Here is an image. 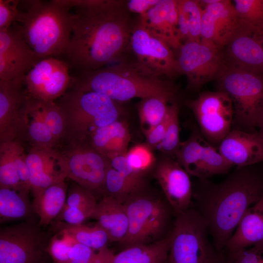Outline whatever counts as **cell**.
<instances>
[{"label":"cell","instance_id":"6da1fadb","mask_svg":"<svg viewBox=\"0 0 263 263\" xmlns=\"http://www.w3.org/2000/svg\"><path fill=\"white\" fill-rule=\"evenodd\" d=\"M126 1H70L72 33L63 56L70 69L94 70L124 59L135 24Z\"/></svg>","mask_w":263,"mask_h":263},{"label":"cell","instance_id":"7a4b0ae2","mask_svg":"<svg viewBox=\"0 0 263 263\" xmlns=\"http://www.w3.org/2000/svg\"><path fill=\"white\" fill-rule=\"evenodd\" d=\"M252 166L237 167L218 184L200 179L192 194L217 251L224 248L250 206L263 197V175Z\"/></svg>","mask_w":263,"mask_h":263},{"label":"cell","instance_id":"3957f363","mask_svg":"<svg viewBox=\"0 0 263 263\" xmlns=\"http://www.w3.org/2000/svg\"><path fill=\"white\" fill-rule=\"evenodd\" d=\"M69 89L100 93L117 102L149 97L175 102L177 94L170 81L147 75L132 61L125 59L96 70L75 73Z\"/></svg>","mask_w":263,"mask_h":263},{"label":"cell","instance_id":"277c9868","mask_svg":"<svg viewBox=\"0 0 263 263\" xmlns=\"http://www.w3.org/2000/svg\"><path fill=\"white\" fill-rule=\"evenodd\" d=\"M60 0H19L12 25L41 60L63 56L72 33L73 13Z\"/></svg>","mask_w":263,"mask_h":263},{"label":"cell","instance_id":"5b68a950","mask_svg":"<svg viewBox=\"0 0 263 263\" xmlns=\"http://www.w3.org/2000/svg\"><path fill=\"white\" fill-rule=\"evenodd\" d=\"M56 102L66 121L63 142L85 141L98 128L119 120L122 113L118 102L96 92L68 89Z\"/></svg>","mask_w":263,"mask_h":263},{"label":"cell","instance_id":"8992f818","mask_svg":"<svg viewBox=\"0 0 263 263\" xmlns=\"http://www.w3.org/2000/svg\"><path fill=\"white\" fill-rule=\"evenodd\" d=\"M219 90L230 97L235 129L257 132L263 117V76L236 68L224 61L216 78Z\"/></svg>","mask_w":263,"mask_h":263},{"label":"cell","instance_id":"52a82bcc","mask_svg":"<svg viewBox=\"0 0 263 263\" xmlns=\"http://www.w3.org/2000/svg\"><path fill=\"white\" fill-rule=\"evenodd\" d=\"M208 234L207 221L196 209L177 214L168 263H222Z\"/></svg>","mask_w":263,"mask_h":263},{"label":"cell","instance_id":"ba28073f","mask_svg":"<svg viewBox=\"0 0 263 263\" xmlns=\"http://www.w3.org/2000/svg\"><path fill=\"white\" fill-rule=\"evenodd\" d=\"M124 205L129 218V229L120 243L126 248L151 244L166 225L168 211L165 204L142 191L130 196Z\"/></svg>","mask_w":263,"mask_h":263},{"label":"cell","instance_id":"9c48e42d","mask_svg":"<svg viewBox=\"0 0 263 263\" xmlns=\"http://www.w3.org/2000/svg\"><path fill=\"white\" fill-rule=\"evenodd\" d=\"M62 155L67 178L93 192L102 193L110 160L86 142H64L56 149Z\"/></svg>","mask_w":263,"mask_h":263},{"label":"cell","instance_id":"30bf717a","mask_svg":"<svg viewBox=\"0 0 263 263\" xmlns=\"http://www.w3.org/2000/svg\"><path fill=\"white\" fill-rule=\"evenodd\" d=\"M186 104L193 113L207 141L215 147L219 146L231 130L234 109L229 96L220 90L206 91Z\"/></svg>","mask_w":263,"mask_h":263},{"label":"cell","instance_id":"8fae6325","mask_svg":"<svg viewBox=\"0 0 263 263\" xmlns=\"http://www.w3.org/2000/svg\"><path fill=\"white\" fill-rule=\"evenodd\" d=\"M180 74L187 78L188 88L198 90L216 79L224 63L223 48L208 41H188L175 52Z\"/></svg>","mask_w":263,"mask_h":263},{"label":"cell","instance_id":"7c38bea8","mask_svg":"<svg viewBox=\"0 0 263 263\" xmlns=\"http://www.w3.org/2000/svg\"><path fill=\"white\" fill-rule=\"evenodd\" d=\"M130 51L135 56L132 61L136 66L147 75L169 78L180 75L174 51L137 22L131 35Z\"/></svg>","mask_w":263,"mask_h":263},{"label":"cell","instance_id":"4fadbf2b","mask_svg":"<svg viewBox=\"0 0 263 263\" xmlns=\"http://www.w3.org/2000/svg\"><path fill=\"white\" fill-rule=\"evenodd\" d=\"M24 77L0 80V143L24 140L31 99Z\"/></svg>","mask_w":263,"mask_h":263},{"label":"cell","instance_id":"5bb4252c","mask_svg":"<svg viewBox=\"0 0 263 263\" xmlns=\"http://www.w3.org/2000/svg\"><path fill=\"white\" fill-rule=\"evenodd\" d=\"M175 160L189 175L199 179L227 173L233 166L194 129L188 138L181 142Z\"/></svg>","mask_w":263,"mask_h":263},{"label":"cell","instance_id":"9a60e30c","mask_svg":"<svg viewBox=\"0 0 263 263\" xmlns=\"http://www.w3.org/2000/svg\"><path fill=\"white\" fill-rule=\"evenodd\" d=\"M43 237L40 226L26 222L0 230V263H38Z\"/></svg>","mask_w":263,"mask_h":263},{"label":"cell","instance_id":"2e32d148","mask_svg":"<svg viewBox=\"0 0 263 263\" xmlns=\"http://www.w3.org/2000/svg\"><path fill=\"white\" fill-rule=\"evenodd\" d=\"M70 70L69 65L58 58L49 57L41 59L25 76L28 93L39 101H56L70 88Z\"/></svg>","mask_w":263,"mask_h":263},{"label":"cell","instance_id":"e0dca14e","mask_svg":"<svg viewBox=\"0 0 263 263\" xmlns=\"http://www.w3.org/2000/svg\"><path fill=\"white\" fill-rule=\"evenodd\" d=\"M39 60L13 25L0 30V80L24 77Z\"/></svg>","mask_w":263,"mask_h":263},{"label":"cell","instance_id":"ac0fdd59","mask_svg":"<svg viewBox=\"0 0 263 263\" xmlns=\"http://www.w3.org/2000/svg\"><path fill=\"white\" fill-rule=\"evenodd\" d=\"M218 0L203 8L201 40L225 47L243 28L233 2Z\"/></svg>","mask_w":263,"mask_h":263},{"label":"cell","instance_id":"d6986e66","mask_svg":"<svg viewBox=\"0 0 263 263\" xmlns=\"http://www.w3.org/2000/svg\"><path fill=\"white\" fill-rule=\"evenodd\" d=\"M176 214L189 209L192 189L188 173L174 158L165 155L157 164L154 173Z\"/></svg>","mask_w":263,"mask_h":263},{"label":"cell","instance_id":"ffe728a7","mask_svg":"<svg viewBox=\"0 0 263 263\" xmlns=\"http://www.w3.org/2000/svg\"><path fill=\"white\" fill-rule=\"evenodd\" d=\"M26 160L34 198L49 186L67 178L63 158L56 149L29 147Z\"/></svg>","mask_w":263,"mask_h":263},{"label":"cell","instance_id":"44dd1931","mask_svg":"<svg viewBox=\"0 0 263 263\" xmlns=\"http://www.w3.org/2000/svg\"><path fill=\"white\" fill-rule=\"evenodd\" d=\"M152 36L161 40L174 52L181 46L177 0H159L137 21Z\"/></svg>","mask_w":263,"mask_h":263},{"label":"cell","instance_id":"7402d4cb","mask_svg":"<svg viewBox=\"0 0 263 263\" xmlns=\"http://www.w3.org/2000/svg\"><path fill=\"white\" fill-rule=\"evenodd\" d=\"M218 150L233 166H253L263 162V135L259 132L233 129L220 143Z\"/></svg>","mask_w":263,"mask_h":263},{"label":"cell","instance_id":"603a6c76","mask_svg":"<svg viewBox=\"0 0 263 263\" xmlns=\"http://www.w3.org/2000/svg\"><path fill=\"white\" fill-rule=\"evenodd\" d=\"M226 63L241 70L263 76V49L254 34L245 28L225 47Z\"/></svg>","mask_w":263,"mask_h":263},{"label":"cell","instance_id":"cb8c5ba5","mask_svg":"<svg viewBox=\"0 0 263 263\" xmlns=\"http://www.w3.org/2000/svg\"><path fill=\"white\" fill-rule=\"evenodd\" d=\"M24 143L19 139L0 143V187L30 186Z\"/></svg>","mask_w":263,"mask_h":263},{"label":"cell","instance_id":"d4e9b609","mask_svg":"<svg viewBox=\"0 0 263 263\" xmlns=\"http://www.w3.org/2000/svg\"><path fill=\"white\" fill-rule=\"evenodd\" d=\"M97 221L108 233L110 242L121 243L129 229V218L124 204L115 198L103 195L96 205L91 217Z\"/></svg>","mask_w":263,"mask_h":263},{"label":"cell","instance_id":"484cf974","mask_svg":"<svg viewBox=\"0 0 263 263\" xmlns=\"http://www.w3.org/2000/svg\"><path fill=\"white\" fill-rule=\"evenodd\" d=\"M130 140L127 124L118 120L98 128L84 142L110 160L126 154Z\"/></svg>","mask_w":263,"mask_h":263},{"label":"cell","instance_id":"4316f807","mask_svg":"<svg viewBox=\"0 0 263 263\" xmlns=\"http://www.w3.org/2000/svg\"><path fill=\"white\" fill-rule=\"evenodd\" d=\"M224 248L233 254L263 242V214L252 207L240 220Z\"/></svg>","mask_w":263,"mask_h":263},{"label":"cell","instance_id":"83f0119b","mask_svg":"<svg viewBox=\"0 0 263 263\" xmlns=\"http://www.w3.org/2000/svg\"><path fill=\"white\" fill-rule=\"evenodd\" d=\"M31 188L27 185L0 187V222L28 218L34 211L29 195Z\"/></svg>","mask_w":263,"mask_h":263},{"label":"cell","instance_id":"f1b7e54d","mask_svg":"<svg viewBox=\"0 0 263 263\" xmlns=\"http://www.w3.org/2000/svg\"><path fill=\"white\" fill-rule=\"evenodd\" d=\"M68 189L63 181L49 186L34 198L32 204L39 217V226L48 225L58 216L65 206Z\"/></svg>","mask_w":263,"mask_h":263},{"label":"cell","instance_id":"f546056e","mask_svg":"<svg viewBox=\"0 0 263 263\" xmlns=\"http://www.w3.org/2000/svg\"><path fill=\"white\" fill-rule=\"evenodd\" d=\"M30 147L56 149L57 142L45 124L38 101L31 96L24 137Z\"/></svg>","mask_w":263,"mask_h":263},{"label":"cell","instance_id":"4dcf8cb0","mask_svg":"<svg viewBox=\"0 0 263 263\" xmlns=\"http://www.w3.org/2000/svg\"><path fill=\"white\" fill-rule=\"evenodd\" d=\"M178 28L182 44L201 40L203 8L197 0H177Z\"/></svg>","mask_w":263,"mask_h":263},{"label":"cell","instance_id":"1f68e13d","mask_svg":"<svg viewBox=\"0 0 263 263\" xmlns=\"http://www.w3.org/2000/svg\"><path fill=\"white\" fill-rule=\"evenodd\" d=\"M55 227L59 232L65 233L75 242L96 251L107 248L110 242L108 233L97 223L91 226L83 224L71 225L58 222Z\"/></svg>","mask_w":263,"mask_h":263},{"label":"cell","instance_id":"d6a6232c","mask_svg":"<svg viewBox=\"0 0 263 263\" xmlns=\"http://www.w3.org/2000/svg\"><path fill=\"white\" fill-rule=\"evenodd\" d=\"M168 102H174L162 97H149L142 99L138 103V113L141 127L145 135L165 118L169 106Z\"/></svg>","mask_w":263,"mask_h":263},{"label":"cell","instance_id":"836d02e7","mask_svg":"<svg viewBox=\"0 0 263 263\" xmlns=\"http://www.w3.org/2000/svg\"><path fill=\"white\" fill-rule=\"evenodd\" d=\"M144 188L124 177L110 165L102 193L103 195L111 196L124 204L132 195L143 191Z\"/></svg>","mask_w":263,"mask_h":263},{"label":"cell","instance_id":"e575fe53","mask_svg":"<svg viewBox=\"0 0 263 263\" xmlns=\"http://www.w3.org/2000/svg\"><path fill=\"white\" fill-rule=\"evenodd\" d=\"M232 1L243 28L254 34L263 30V0Z\"/></svg>","mask_w":263,"mask_h":263},{"label":"cell","instance_id":"d590c367","mask_svg":"<svg viewBox=\"0 0 263 263\" xmlns=\"http://www.w3.org/2000/svg\"><path fill=\"white\" fill-rule=\"evenodd\" d=\"M37 100L43 119L58 146L66 136V125L63 111L56 101L45 102Z\"/></svg>","mask_w":263,"mask_h":263},{"label":"cell","instance_id":"8d00e7d4","mask_svg":"<svg viewBox=\"0 0 263 263\" xmlns=\"http://www.w3.org/2000/svg\"><path fill=\"white\" fill-rule=\"evenodd\" d=\"M179 107L178 103H171L169 108V119L165 137L158 146L165 155L175 157L181 142L179 138Z\"/></svg>","mask_w":263,"mask_h":263},{"label":"cell","instance_id":"74e56055","mask_svg":"<svg viewBox=\"0 0 263 263\" xmlns=\"http://www.w3.org/2000/svg\"><path fill=\"white\" fill-rule=\"evenodd\" d=\"M152 150L146 143L138 144L132 147L126 154L129 164L143 176L154 166L156 160Z\"/></svg>","mask_w":263,"mask_h":263},{"label":"cell","instance_id":"f35d334b","mask_svg":"<svg viewBox=\"0 0 263 263\" xmlns=\"http://www.w3.org/2000/svg\"><path fill=\"white\" fill-rule=\"evenodd\" d=\"M97 203L94 192L74 182L69 188L65 206L78 208L93 214Z\"/></svg>","mask_w":263,"mask_h":263},{"label":"cell","instance_id":"ab89813d","mask_svg":"<svg viewBox=\"0 0 263 263\" xmlns=\"http://www.w3.org/2000/svg\"><path fill=\"white\" fill-rule=\"evenodd\" d=\"M52 237L48 246V251L52 258L54 263L69 262V253L74 240L67 234L59 232Z\"/></svg>","mask_w":263,"mask_h":263},{"label":"cell","instance_id":"60d3db41","mask_svg":"<svg viewBox=\"0 0 263 263\" xmlns=\"http://www.w3.org/2000/svg\"><path fill=\"white\" fill-rule=\"evenodd\" d=\"M170 234L149 245L139 263H168Z\"/></svg>","mask_w":263,"mask_h":263},{"label":"cell","instance_id":"b9f144b4","mask_svg":"<svg viewBox=\"0 0 263 263\" xmlns=\"http://www.w3.org/2000/svg\"><path fill=\"white\" fill-rule=\"evenodd\" d=\"M110 166L124 177L136 184L145 186L143 176L135 171L129 164L126 154L119 155L110 159Z\"/></svg>","mask_w":263,"mask_h":263},{"label":"cell","instance_id":"7bdbcfd3","mask_svg":"<svg viewBox=\"0 0 263 263\" xmlns=\"http://www.w3.org/2000/svg\"><path fill=\"white\" fill-rule=\"evenodd\" d=\"M19 0H0V30L9 28L19 14Z\"/></svg>","mask_w":263,"mask_h":263},{"label":"cell","instance_id":"ee69618b","mask_svg":"<svg viewBox=\"0 0 263 263\" xmlns=\"http://www.w3.org/2000/svg\"><path fill=\"white\" fill-rule=\"evenodd\" d=\"M230 255L231 263H263V242Z\"/></svg>","mask_w":263,"mask_h":263},{"label":"cell","instance_id":"f6af8a7d","mask_svg":"<svg viewBox=\"0 0 263 263\" xmlns=\"http://www.w3.org/2000/svg\"><path fill=\"white\" fill-rule=\"evenodd\" d=\"M149 245H137L125 248L114 255L111 263H139Z\"/></svg>","mask_w":263,"mask_h":263},{"label":"cell","instance_id":"bcb514c9","mask_svg":"<svg viewBox=\"0 0 263 263\" xmlns=\"http://www.w3.org/2000/svg\"><path fill=\"white\" fill-rule=\"evenodd\" d=\"M92 215L91 212L65 205L56 218L59 221H63L61 222L71 225H78L83 224V223L87 219L91 218Z\"/></svg>","mask_w":263,"mask_h":263},{"label":"cell","instance_id":"7dc6e473","mask_svg":"<svg viewBox=\"0 0 263 263\" xmlns=\"http://www.w3.org/2000/svg\"><path fill=\"white\" fill-rule=\"evenodd\" d=\"M99 251L94 250L74 241L69 253V262L91 261L97 256Z\"/></svg>","mask_w":263,"mask_h":263},{"label":"cell","instance_id":"c3c4849f","mask_svg":"<svg viewBox=\"0 0 263 263\" xmlns=\"http://www.w3.org/2000/svg\"><path fill=\"white\" fill-rule=\"evenodd\" d=\"M168 112L164 120L145 135L146 143L152 150L158 147L165 137L168 123Z\"/></svg>","mask_w":263,"mask_h":263},{"label":"cell","instance_id":"681fc988","mask_svg":"<svg viewBox=\"0 0 263 263\" xmlns=\"http://www.w3.org/2000/svg\"><path fill=\"white\" fill-rule=\"evenodd\" d=\"M159 0H130L126 1V5L130 12L143 15L155 6Z\"/></svg>","mask_w":263,"mask_h":263},{"label":"cell","instance_id":"f907efd6","mask_svg":"<svg viewBox=\"0 0 263 263\" xmlns=\"http://www.w3.org/2000/svg\"><path fill=\"white\" fill-rule=\"evenodd\" d=\"M113 253L108 247L99 251L97 256L93 260L88 262H69L65 263H111Z\"/></svg>","mask_w":263,"mask_h":263},{"label":"cell","instance_id":"816d5d0a","mask_svg":"<svg viewBox=\"0 0 263 263\" xmlns=\"http://www.w3.org/2000/svg\"><path fill=\"white\" fill-rule=\"evenodd\" d=\"M252 207L254 209L263 214V197L259 201L253 206Z\"/></svg>","mask_w":263,"mask_h":263},{"label":"cell","instance_id":"f5cc1de1","mask_svg":"<svg viewBox=\"0 0 263 263\" xmlns=\"http://www.w3.org/2000/svg\"><path fill=\"white\" fill-rule=\"evenodd\" d=\"M254 35L260 41L263 49V30L257 34H254Z\"/></svg>","mask_w":263,"mask_h":263},{"label":"cell","instance_id":"db71d44e","mask_svg":"<svg viewBox=\"0 0 263 263\" xmlns=\"http://www.w3.org/2000/svg\"><path fill=\"white\" fill-rule=\"evenodd\" d=\"M259 132L263 135V117L258 127Z\"/></svg>","mask_w":263,"mask_h":263},{"label":"cell","instance_id":"11a10c76","mask_svg":"<svg viewBox=\"0 0 263 263\" xmlns=\"http://www.w3.org/2000/svg\"></svg>","mask_w":263,"mask_h":263}]
</instances>
